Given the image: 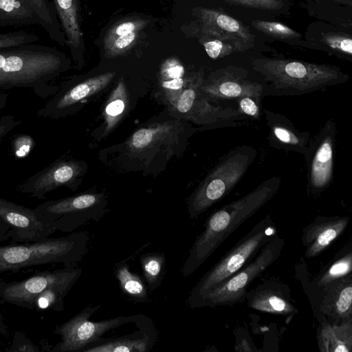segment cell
Listing matches in <instances>:
<instances>
[{"label":"cell","mask_w":352,"mask_h":352,"mask_svg":"<svg viewBox=\"0 0 352 352\" xmlns=\"http://www.w3.org/2000/svg\"><path fill=\"white\" fill-rule=\"evenodd\" d=\"M280 186V178L269 179L246 195L214 212L190 250L182 269L183 276L194 273L235 230L275 195Z\"/></svg>","instance_id":"1"},{"label":"cell","mask_w":352,"mask_h":352,"mask_svg":"<svg viewBox=\"0 0 352 352\" xmlns=\"http://www.w3.org/2000/svg\"><path fill=\"white\" fill-rule=\"evenodd\" d=\"M67 66L56 49L30 43L0 50V89L30 88L45 98L57 87L49 84Z\"/></svg>","instance_id":"2"},{"label":"cell","mask_w":352,"mask_h":352,"mask_svg":"<svg viewBox=\"0 0 352 352\" xmlns=\"http://www.w3.org/2000/svg\"><path fill=\"white\" fill-rule=\"evenodd\" d=\"M254 70L262 74L270 87L268 94L300 95L345 82L348 76L339 68L303 61L257 58L252 61Z\"/></svg>","instance_id":"3"},{"label":"cell","mask_w":352,"mask_h":352,"mask_svg":"<svg viewBox=\"0 0 352 352\" xmlns=\"http://www.w3.org/2000/svg\"><path fill=\"white\" fill-rule=\"evenodd\" d=\"M89 239L87 232L79 231L43 241L0 245V274L57 263L76 266L87 252Z\"/></svg>","instance_id":"4"},{"label":"cell","mask_w":352,"mask_h":352,"mask_svg":"<svg viewBox=\"0 0 352 352\" xmlns=\"http://www.w3.org/2000/svg\"><path fill=\"white\" fill-rule=\"evenodd\" d=\"M276 234V226L270 214L256 223L200 278L188 297L190 307L193 308L204 295L243 267Z\"/></svg>","instance_id":"5"},{"label":"cell","mask_w":352,"mask_h":352,"mask_svg":"<svg viewBox=\"0 0 352 352\" xmlns=\"http://www.w3.org/2000/svg\"><path fill=\"white\" fill-rule=\"evenodd\" d=\"M285 239L277 234L240 270L204 295L193 308L234 305L245 300L248 288L281 254Z\"/></svg>","instance_id":"6"},{"label":"cell","mask_w":352,"mask_h":352,"mask_svg":"<svg viewBox=\"0 0 352 352\" xmlns=\"http://www.w3.org/2000/svg\"><path fill=\"white\" fill-rule=\"evenodd\" d=\"M255 151L243 147L230 153L206 177L188 203V214L195 218L227 195L252 164Z\"/></svg>","instance_id":"7"},{"label":"cell","mask_w":352,"mask_h":352,"mask_svg":"<svg viewBox=\"0 0 352 352\" xmlns=\"http://www.w3.org/2000/svg\"><path fill=\"white\" fill-rule=\"evenodd\" d=\"M34 211L57 231L72 232L88 221H98L103 213L101 195L82 194L43 202Z\"/></svg>","instance_id":"8"},{"label":"cell","mask_w":352,"mask_h":352,"mask_svg":"<svg viewBox=\"0 0 352 352\" xmlns=\"http://www.w3.org/2000/svg\"><path fill=\"white\" fill-rule=\"evenodd\" d=\"M82 274V269L65 267L45 271L21 281L0 284V298L6 302L20 307L34 309L36 300L51 289L69 291Z\"/></svg>","instance_id":"9"},{"label":"cell","mask_w":352,"mask_h":352,"mask_svg":"<svg viewBox=\"0 0 352 352\" xmlns=\"http://www.w3.org/2000/svg\"><path fill=\"white\" fill-rule=\"evenodd\" d=\"M89 306L71 319L58 326L54 333L60 337V341L50 350L52 352L81 351L87 346L98 341L107 331L125 323L135 322L137 316H119L102 321L90 320V317L100 307Z\"/></svg>","instance_id":"10"},{"label":"cell","mask_w":352,"mask_h":352,"mask_svg":"<svg viewBox=\"0 0 352 352\" xmlns=\"http://www.w3.org/2000/svg\"><path fill=\"white\" fill-rule=\"evenodd\" d=\"M0 218L10 228L11 243L43 241L56 232L34 209L0 197Z\"/></svg>","instance_id":"11"},{"label":"cell","mask_w":352,"mask_h":352,"mask_svg":"<svg viewBox=\"0 0 352 352\" xmlns=\"http://www.w3.org/2000/svg\"><path fill=\"white\" fill-rule=\"evenodd\" d=\"M80 171L78 162L58 160L18 184L16 190L31 197L44 199L48 192L57 188L73 187Z\"/></svg>","instance_id":"12"},{"label":"cell","mask_w":352,"mask_h":352,"mask_svg":"<svg viewBox=\"0 0 352 352\" xmlns=\"http://www.w3.org/2000/svg\"><path fill=\"white\" fill-rule=\"evenodd\" d=\"M115 74L107 72L60 89L37 111L38 116L56 119L65 115L81 100L104 89Z\"/></svg>","instance_id":"13"},{"label":"cell","mask_w":352,"mask_h":352,"mask_svg":"<svg viewBox=\"0 0 352 352\" xmlns=\"http://www.w3.org/2000/svg\"><path fill=\"white\" fill-rule=\"evenodd\" d=\"M243 71L226 68L215 73L204 91L210 97L217 99L239 98L249 96L258 103L264 95V87L246 78Z\"/></svg>","instance_id":"14"},{"label":"cell","mask_w":352,"mask_h":352,"mask_svg":"<svg viewBox=\"0 0 352 352\" xmlns=\"http://www.w3.org/2000/svg\"><path fill=\"white\" fill-rule=\"evenodd\" d=\"M247 305L252 309L276 315H294L297 309L292 302L287 285L266 280L247 292Z\"/></svg>","instance_id":"15"},{"label":"cell","mask_w":352,"mask_h":352,"mask_svg":"<svg viewBox=\"0 0 352 352\" xmlns=\"http://www.w3.org/2000/svg\"><path fill=\"white\" fill-rule=\"evenodd\" d=\"M349 217H318L303 228L301 240L305 256L311 258L325 250L344 231Z\"/></svg>","instance_id":"16"},{"label":"cell","mask_w":352,"mask_h":352,"mask_svg":"<svg viewBox=\"0 0 352 352\" xmlns=\"http://www.w3.org/2000/svg\"><path fill=\"white\" fill-rule=\"evenodd\" d=\"M324 295L320 311L340 323L352 319L351 274L333 280L324 286Z\"/></svg>","instance_id":"17"},{"label":"cell","mask_w":352,"mask_h":352,"mask_svg":"<svg viewBox=\"0 0 352 352\" xmlns=\"http://www.w3.org/2000/svg\"><path fill=\"white\" fill-rule=\"evenodd\" d=\"M333 138L332 133L325 135L314 152L309 172V183L314 190H322L331 182L333 162Z\"/></svg>","instance_id":"18"},{"label":"cell","mask_w":352,"mask_h":352,"mask_svg":"<svg viewBox=\"0 0 352 352\" xmlns=\"http://www.w3.org/2000/svg\"><path fill=\"white\" fill-rule=\"evenodd\" d=\"M203 26L240 38L249 47L254 45V36L243 23L223 12L209 8L199 10Z\"/></svg>","instance_id":"19"},{"label":"cell","mask_w":352,"mask_h":352,"mask_svg":"<svg viewBox=\"0 0 352 352\" xmlns=\"http://www.w3.org/2000/svg\"><path fill=\"white\" fill-rule=\"evenodd\" d=\"M63 29L66 41L76 56L82 46V34L79 22L77 0H53Z\"/></svg>","instance_id":"20"},{"label":"cell","mask_w":352,"mask_h":352,"mask_svg":"<svg viewBox=\"0 0 352 352\" xmlns=\"http://www.w3.org/2000/svg\"><path fill=\"white\" fill-rule=\"evenodd\" d=\"M203 36L200 41L207 54L217 59L234 52H243L250 47L240 38L219 32L210 28H201Z\"/></svg>","instance_id":"21"},{"label":"cell","mask_w":352,"mask_h":352,"mask_svg":"<svg viewBox=\"0 0 352 352\" xmlns=\"http://www.w3.org/2000/svg\"><path fill=\"white\" fill-rule=\"evenodd\" d=\"M133 334L111 339H102L101 342L91 344L82 352H148L152 348L155 338L146 333Z\"/></svg>","instance_id":"22"},{"label":"cell","mask_w":352,"mask_h":352,"mask_svg":"<svg viewBox=\"0 0 352 352\" xmlns=\"http://www.w3.org/2000/svg\"><path fill=\"white\" fill-rule=\"evenodd\" d=\"M318 344L321 351L350 352L352 346V319L340 324L324 322L320 328Z\"/></svg>","instance_id":"23"},{"label":"cell","mask_w":352,"mask_h":352,"mask_svg":"<svg viewBox=\"0 0 352 352\" xmlns=\"http://www.w3.org/2000/svg\"><path fill=\"white\" fill-rule=\"evenodd\" d=\"M38 25L41 22L23 0H0V27Z\"/></svg>","instance_id":"24"},{"label":"cell","mask_w":352,"mask_h":352,"mask_svg":"<svg viewBox=\"0 0 352 352\" xmlns=\"http://www.w3.org/2000/svg\"><path fill=\"white\" fill-rule=\"evenodd\" d=\"M34 10L41 20V28L45 30L54 41L63 43L65 36L60 30V23L56 18L53 3L49 0H23Z\"/></svg>","instance_id":"25"},{"label":"cell","mask_w":352,"mask_h":352,"mask_svg":"<svg viewBox=\"0 0 352 352\" xmlns=\"http://www.w3.org/2000/svg\"><path fill=\"white\" fill-rule=\"evenodd\" d=\"M116 276L127 297L138 302L146 301L148 292L146 285L138 275L130 271L126 264H122L116 268Z\"/></svg>","instance_id":"26"},{"label":"cell","mask_w":352,"mask_h":352,"mask_svg":"<svg viewBox=\"0 0 352 352\" xmlns=\"http://www.w3.org/2000/svg\"><path fill=\"white\" fill-rule=\"evenodd\" d=\"M273 136L283 145L292 146V150L306 154L310 151L308 146L309 135L298 133L288 124L275 122L271 125Z\"/></svg>","instance_id":"27"},{"label":"cell","mask_w":352,"mask_h":352,"mask_svg":"<svg viewBox=\"0 0 352 352\" xmlns=\"http://www.w3.org/2000/svg\"><path fill=\"white\" fill-rule=\"evenodd\" d=\"M144 276L149 291H154L160 284L164 272L165 257L161 253H148L140 258Z\"/></svg>","instance_id":"28"},{"label":"cell","mask_w":352,"mask_h":352,"mask_svg":"<svg viewBox=\"0 0 352 352\" xmlns=\"http://www.w3.org/2000/svg\"><path fill=\"white\" fill-rule=\"evenodd\" d=\"M126 93L122 81L113 90L104 110L106 132H109L118 122L126 105Z\"/></svg>","instance_id":"29"},{"label":"cell","mask_w":352,"mask_h":352,"mask_svg":"<svg viewBox=\"0 0 352 352\" xmlns=\"http://www.w3.org/2000/svg\"><path fill=\"white\" fill-rule=\"evenodd\" d=\"M352 252H349L342 254L332 263L329 267L317 279V285L321 287L329 283L351 274Z\"/></svg>","instance_id":"30"},{"label":"cell","mask_w":352,"mask_h":352,"mask_svg":"<svg viewBox=\"0 0 352 352\" xmlns=\"http://www.w3.org/2000/svg\"><path fill=\"white\" fill-rule=\"evenodd\" d=\"M252 25L257 30L278 39H291L300 36L298 32L280 22L254 20Z\"/></svg>","instance_id":"31"},{"label":"cell","mask_w":352,"mask_h":352,"mask_svg":"<svg viewBox=\"0 0 352 352\" xmlns=\"http://www.w3.org/2000/svg\"><path fill=\"white\" fill-rule=\"evenodd\" d=\"M39 39L37 34L25 30L0 34V50L34 43Z\"/></svg>","instance_id":"32"},{"label":"cell","mask_w":352,"mask_h":352,"mask_svg":"<svg viewBox=\"0 0 352 352\" xmlns=\"http://www.w3.org/2000/svg\"><path fill=\"white\" fill-rule=\"evenodd\" d=\"M147 23L148 21L142 19L129 20L118 23L108 31L104 37V44L118 36L140 32Z\"/></svg>","instance_id":"33"},{"label":"cell","mask_w":352,"mask_h":352,"mask_svg":"<svg viewBox=\"0 0 352 352\" xmlns=\"http://www.w3.org/2000/svg\"><path fill=\"white\" fill-rule=\"evenodd\" d=\"M323 43L329 48L340 53L352 54V39L347 34L336 32H329L322 35Z\"/></svg>","instance_id":"34"},{"label":"cell","mask_w":352,"mask_h":352,"mask_svg":"<svg viewBox=\"0 0 352 352\" xmlns=\"http://www.w3.org/2000/svg\"><path fill=\"white\" fill-rule=\"evenodd\" d=\"M138 34L139 32H137L118 36L104 44L106 55L115 56L124 53L133 45Z\"/></svg>","instance_id":"35"},{"label":"cell","mask_w":352,"mask_h":352,"mask_svg":"<svg viewBox=\"0 0 352 352\" xmlns=\"http://www.w3.org/2000/svg\"><path fill=\"white\" fill-rule=\"evenodd\" d=\"M165 129L164 127L140 129L132 136L130 146L135 149L146 148L157 139Z\"/></svg>","instance_id":"36"},{"label":"cell","mask_w":352,"mask_h":352,"mask_svg":"<svg viewBox=\"0 0 352 352\" xmlns=\"http://www.w3.org/2000/svg\"><path fill=\"white\" fill-rule=\"evenodd\" d=\"M7 99V94L0 93V111L5 107ZM21 122V120H16L12 115H6L0 118V144L3 139L15 127L19 125Z\"/></svg>","instance_id":"37"},{"label":"cell","mask_w":352,"mask_h":352,"mask_svg":"<svg viewBox=\"0 0 352 352\" xmlns=\"http://www.w3.org/2000/svg\"><path fill=\"white\" fill-rule=\"evenodd\" d=\"M185 68L175 58L166 60L161 66L160 80L184 77Z\"/></svg>","instance_id":"38"},{"label":"cell","mask_w":352,"mask_h":352,"mask_svg":"<svg viewBox=\"0 0 352 352\" xmlns=\"http://www.w3.org/2000/svg\"><path fill=\"white\" fill-rule=\"evenodd\" d=\"M10 352H38L40 349L23 333L15 331L10 348L7 350Z\"/></svg>","instance_id":"39"},{"label":"cell","mask_w":352,"mask_h":352,"mask_svg":"<svg viewBox=\"0 0 352 352\" xmlns=\"http://www.w3.org/2000/svg\"><path fill=\"white\" fill-rule=\"evenodd\" d=\"M226 2L248 8L274 10L280 8L283 3L278 0H223Z\"/></svg>","instance_id":"40"},{"label":"cell","mask_w":352,"mask_h":352,"mask_svg":"<svg viewBox=\"0 0 352 352\" xmlns=\"http://www.w3.org/2000/svg\"><path fill=\"white\" fill-rule=\"evenodd\" d=\"M197 83L182 90L176 103L177 109L182 113H188L193 106L196 98Z\"/></svg>","instance_id":"41"},{"label":"cell","mask_w":352,"mask_h":352,"mask_svg":"<svg viewBox=\"0 0 352 352\" xmlns=\"http://www.w3.org/2000/svg\"><path fill=\"white\" fill-rule=\"evenodd\" d=\"M239 104L243 113L255 118H258V103L254 98L249 96H242L239 98Z\"/></svg>","instance_id":"42"},{"label":"cell","mask_w":352,"mask_h":352,"mask_svg":"<svg viewBox=\"0 0 352 352\" xmlns=\"http://www.w3.org/2000/svg\"><path fill=\"white\" fill-rule=\"evenodd\" d=\"M10 226L0 218V242L10 239Z\"/></svg>","instance_id":"43"},{"label":"cell","mask_w":352,"mask_h":352,"mask_svg":"<svg viewBox=\"0 0 352 352\" xmlns=\"http://www.w3.org/2000/svg\"><path fill=\"white\" fill-rule=\"evenodd\" d=\"M0 352H1V349H0Z\"/></svg>","instance_id":"44"}]
</instances>
